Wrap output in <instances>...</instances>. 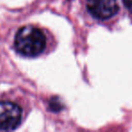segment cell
Instances as JSON below:
<instances>
[{
    "label": "cell",
    "mask_w": 132,
    "mask_h": 132,
    "mask_svg": "<svg viewBox=\"0 0 132 132\" xmlns=\"http://www.w3.org/2000/svg\"><path fill=\"white\" fill-rule=\"evenodd\" d=\"M46 45L44 35L38 28L24 26L17 32L15 38L16 51L26 57H35L44 52Z\"/></svg>",
    "instance_id": "cell-1"
},
{
    "label": "cell",
    "mask_w": 132,
    "mask_h": 132,
    "mask_svg": "<svg viewBox=\"0 0 132 132\" xmlns=\"http://www.w3.org/2000/svg\"><path fill=\"white\" fill-rule=\"evenodd\" d=\"M22 110L11 101H0V129L12 130L21 122Z\"/></svg>",
    "instance_id": "cell-2"
},
{
    "label": "cell",
    "mask_w": 132,
    "mask_h": 132,
    "mask_svg": "<svg viewBox=\"0 0 132 132\" xmlns=\"http://www.w3.org/2000/svg\"><path fill=\"white\" fill-rule=\"evenodd\" d=\"M86 5L92 16L100 20L111 18L119 10V0H87Z\"/></svg>",
    "instance_id": "cell-3"
},
{
    "label": "cell",
    "mask_w": 132,
    "mask_h": 132,
    "mask_svg": "<svg viewBox=\"0 0 132 132\" xmlns=\"http://www.w3.org/2000/svg\"><path fill=\"white\" fill-rule=\"evenodd\" d=\"M123 2H124V5L127 7V9L132 15V0H123Z\"/></svg>",
    "instance_id": "cell-4"
}]
</instances>
